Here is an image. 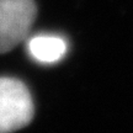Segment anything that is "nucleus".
Masks as SVG:
<instances>
[{
    "label": "nucleus",
    "instance_id": "obj_1",
    "mask_svg": "<svg viewBox=\"0 0 133 133\" xmlns=\"http://www.w3.org/2000/svg\"><path fill=\"white\" fill-rule=\"evenodd\" d=\"M33 112L27 86L15 78H0V133L24 128L32 121Z\"/></svg>",
    "mask_w": 133,
    "mask_h": 133
},
{
    "label": "nucleus",
    "instance_id": "obj_2",
    "mask_svg": "<svg viewBox=\"0 0 133 133\" xmlns=\"http://www.w3.org/2000/svg\"><path fill=\"white\" fill-rule=\"evenodd\" d=\"M36 15L35 0H0V53L11 51L29 36Z\"/></svg>",
    "mask_w": 133,
    "mask_h": 133
},
{
    "label": "nucleus",
    "instance_id": "obj_3",
    "mask_svg": "<svg viewBox=\"0 0 133 133\" xmlns=\"http://www.w3.org/2000/svg\"><path fill=\"white\" fill-rule=\"evenodd\" d=\"M27 51L33 61L41 64H54L68 52V43L56 35H37L27 41Z\"/></svg>",
    "mask_w": 133,
    "mask_h": 133
}]
</instances>
